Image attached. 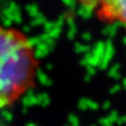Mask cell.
<instances>
[{
  "mask_svg": "<svg viewBox=\"0 0 126 126\" xmlns=\"http://www.w3.org/2000/svg\"><path fill=\"white\" fill-rule=\"evenodd\" d=\"M39 61L22 31L0 25V109L12 106L37 84Z\"/></svg>",
  "mask_w": 126,
  "mask_h": 126,
  "instance_id": "cell-1",
  "label": "cell"
},
{
  "mask_svg": "<svg viewBox=\"0 0 126 126\" xmlns=\"http://www.w3.org/2000/svg\"><path fill=\"white\" fill-rule=\"evenodd\" d=\"M82 3L90 7L98 21L126 30V0H82Z\"/></svg>",
  "mask_w": 126,
  "mask_h": 126,
  "instance_id": "cell-2",
  "label": "cell"
}]
</instances>
